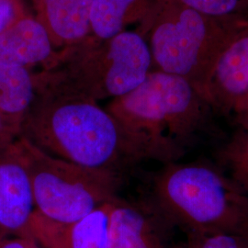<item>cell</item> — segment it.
I'll return each instance as SVG.
<instances>
[{
	"label": "cell",
	"mask_w": 248,
	"mask_h": 248,
	"mask_svg": "<svg viewBox=\"0 0 248 248\" xmlns=\"http://www.w3.org/2000/svg\"><path fill=\"white\" fill-rule=\"evenodd\" d=\"M20 136L47 154L89 169L123 171L148 160L142 147L98 102L36 86Z\"/></svg>",
	"instance_id": "6da1fadb"
},
{
	"label": "cell",
	"mask_w": 248,
	"mask_h": 248,
	"mask_svg": "<svg viewBox=\"0 0 248 248\" xmlns=\"http://www.w3.org/2000/svg\"><path fill=\"white\" fill-rule=\"evenodd\" d=\"M105 108L148 160L168 165L183 156L186 141L211 108L189 81L152 70L136 89L111 99Z\"/></svg>",
	"instance_id": "7a4b0ae2"
},
{
	"label": "cell",
	"mask_w": 248,
	"mask_h": 248,
	"mask_svg": "<svg viewBox=\"0 0 248 248\" xmlns=\"http://www.w3.org/2000/svg\"><path fill=\"white\" fill-rule=\"evenodd\" d=\"M248 22L211 18L176 0H154L136 31L149 46L153 70L185 78L202 96L220 55Z\"/></svg>",
	"instance_id": "3957f363"
},
{
	"label": "cell",
	"mask_w": 248,
	"mask_h": 248,
	"mask_svg": "<svg viewBox=\"0 0 248 248\" xmlns=\"http://www.w3.org/2000/svg\"><path fill=\"white\" fill-rule=\"evenodd\" d=\"M153 70L150 49L136 31L107 40L90 36L60 51L56 63L35 73L36 86L58 89L98 102L136 89Z\"/></svg>",
	"instance_id": "277c9868"
},
{
	"label": "cell",
	"mask_w": 248,
	"mask_h": 248,
	"mask_svg": "<svg viewBox=\"0 0 248 248\" xmlns=\"http://www.w3.org/2000/svg\"><path fill=\"white\" fill-rule=\"evenodd\" d=\"M151 202L169 222L200 233H234L248 224V194L202 164H168L155 179Z\"/></svg>",
	"instance_id": "5b68a950"
},
{
	"label": "cell",
	"mask_w": 248,
	"mask_h": 248,
	"mask_svg": "<svg viewBox=\"0 0 248 248\" xmlns=\"http://www.w3.org/2000/svg\"><path fill=\"white\" fill-rule=\"evenodd\" d=\"M16 145L30 177L35 211L45 218L76 222L118 197L123 174L58 158L22 136Z\"/></svg>",
	"instance_id": "8992f818"
},
{
	"label": "cell",
	"mask_w": 248,
	"mask_h": 248,
	"mask_svg": "<svg viewBox=\"0 0 248 248\" xmlns=\"http://www.w3.org/2000/svg\"><path fill=\"white\" fill-rule=\"evenodd\" d=\"M35 210L30 177L15 142L0 155V236H30Z\"/></svg>",
	"instance_id": "52a82bcc"
},
{
	"label": "cell",
	"mask_w": 248,
	"mask_h": 248,
	"mask_svg": "<svg viewBox=\"0 0 248 248\" xmlns=\"http://www.w3.org/2000/svg\"><path fill=\"white\" fill-rule=\"evenodd\" d=\"M171 223L152 202L112 201L108 248H167L165 229Z\"/></svg>",
	"instance_id": "ba28073f"
},
{
	"label": "cell",
	"mask_w": 248,
	"mask_h": 248,
	"mask_svg": "<svg viewBox=\"0 0 248 248\" xmlns=\"http://www.w3.org/2000/svg\"><path fill=\"white\" fill-rule=\"evenodd\" d=\"M248 91V22L226 46L206 82L202 97L222 113H232Z\"/></svg>",
	"instance_id": "9c48e42d"
},
{
	"label": "cell",
	"mask_w": 248,
	"mask_h": 248,
	"mask_svg": "<svg viewBox=\"0 0 248 248\" xmlns=\"http://www.w3.org/2000/svg\"><path fill=\"white\" fill-rule=\"evenodd\" d=\"M112 201L68 223L49 220L35 211L30 222L29 235L41 248H108Z\"/></svg>",
	"instance_id": "30bf717a"
},
{
	"label": "cell",
	"mask_w": 248,
	"mask_h": 248,
	"mask_svg": "<svg viewBox=\"0 0 248 248\" xmlns=\"http://www.w3.org/2000/svg\"><path fill=\"white\" fill-rule=\"evenodd\" d=\"M60 56L45 27L33 16L27 15L0 33V62L30 70L41 64L52 68Z\"/></svg>",
	"instance_id": "8fae6325"
},
{
	"label": "cell",
	"mask_w": 248,
	"mask_h": 248,
	"mask_svg": "<svg viewBox=\"0 0 248 248\" xmlns=\"http://www.w3.org/2000/svg\"><path fill=\"white\" fill-rule=\"evenodd\" d=\"M35 18L45 27L55 50H64L89 35L93 0H31Z\"/></svg>",
	"instance_id": "7c38bea8"
},
{
	"label": "cell",
	"mask_w": 248,
	"mask_h": 248,
	"mask_svg": "<svg viewBox=\"0 0 248 248\" xmlns=\"http://www.w3.org/2000/svg\"><path fill=\"white\" fill-rule=\"evenodd\" d=\"M154 0H93L89 35L107 40L140 23L148 14Z\"/></svg>",
	"instance_id": "4fadbf2b"
},
{
	"label": "cell",
	"mask_w": 248,
	"mask_h": 248,
	"mask_svg": "<svg viewBox=\"0 0 248 248\" xmlns=\"http://www.w3.org/2000/svg\"><path fill=\"white\" fill-rule=\"evenodd\" d=\"M36 95L35 76L27 68L0 62V113L22 124Z\"/></svg>",
	"instance_id": "5bb4252c"
},
{
	"label": "cell",
	"mask_w": 248,
	"mask_h": 248,
	"mask_svg": "<svg viewBox=\"0 0 248 248\" xmlns=\"http://www.w3.org/2000/svg\"><path fill=\"white\" fill-rule=\"evenodd\" d=\"M188 9L227 21H248V0H176Z\"/></svg>",
	"instance_id": "9a60e30c"
},
{
	"label": "cell",
	"mask_w": 248,
	"mask_h": 248,
	"mask_svg": "<svg viewBox=\"0 0 248 248\" xmlns=\"http://www.w3.org/2000/svg\"><path fill=\"white\" fill-rule=\"evenodd\" d=\"M222 159L232 179L248 195V131L233 136L223 148Z\"/></svg>",
	"instance_id": "2e32d148"
},
{
	"label": "cell",
	"mask_w": 248,
	"mask_h": 248,
	"mask_svg": "<svg viewBox=\"0 0 248 248\" xmlns=\"http://www.w3.org/2000/svg\"><path fill=\"white\" fill-rule=\"evenodd\" d=\"M196 248H248V246L235 233L211 232L203 234Z\"/></svg>",
	"instance_id": "e0dca14e"
},
{
	"label": "cell",
	"mask_w": 248,
	"mask_h": 248,
	"mask_svg": "<svg viewBox=\"0 0 248 248\" xmlns=\"http://www.w3.org/2000/svg\"><path fill=\"white\" fill-rule=\"evenodd\" d=\"M27 15L23 0H0V33Z\"/></svg>",
	"instance_id": "ac0fdd59"
},
{
	"label": "cell",
	"mask_w": 248,
	"mask_h": 248,
	"mask_svg": "<svg viewBox=\"0 0 248 248\" xmlns=\"http://www.w3.org/2000/svg\"><path fill=\"white\" fill-rule=\"evenodd\" d=\"M21 124L0 113V155L19 138Z\"/></svg>",
	"instance_id": "d6986e66"
},
{
	"label": "cell",
	"mask_w": 248,
	"mask_h": 248,
	"mask_svg": "<svg viewBox=\"0 0 248 248\" xmlns=\"http://www.w3.org/2000/svg\"><path fill=\"white\" fill-rule=\"evenodd\" d=\"M0 248H41L28 235L0 236Z\"/></svg>",
	"instance_id": "ffe728a7"
},
{
	"label": "cell",
	"mask_w": 248,
	"mask_h": 248,
	"mask_svg": "<svg viewBox=\"0 0 248 248\" xmlns=\"http://www.w3.org/2000/svg\"><path fill=\"white\" fill-rule=\"evenodd\" d=\"M232 113L242 130L248 131V91L235 106Z\"/></svg>",
	"instance_id": "44dd1931"
}]
</instances>
